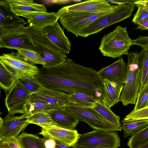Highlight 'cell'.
<instances>
[{"label":"cell","instance_id":"obj_1","mask_svg":"<svg viewBox=\"0 0 148 148\" xmlns=\"http://www.w3.org/2000/svg\"><path fill=\"white\" fill-rule=\"evenodd\" d=\"M35 77L46 89L69 94L83 93L96 99H103V86L97 72L77 64L70 58L51 68L42 66Z\"/></svg>","mask_w":148,"mask_h":148},{"label":"cell","instance_id":"obj_2","mask_svg":"<svg viewBox=\"0 0 148 148\" xmlns=\"http://www.w3.org/2000/svg\"><path fill=\"white\" fill-rule=\"evenodd\" d=\"M27 31L33 44L35 51L42 58L45 64L42 67L48 69L58 66L67 58L41 31V29L29 26Z\"/></svg>","mask_w":148,"mask_h":148},{"label":"cell","instance_id":"obj_3","mask_svg":"<svg viewBox=\"0 0 148 148\" xmlns=\"http://www.w3.org/2000/svg\"><path fill=\"white\" fill-rule=\"evenodd\" d=\"M132 45L133 40L129 37L126 27L119 26L102 38L99 48L104 56L114 58L127 55Z\"/></svg>","mask_w":148,"mask_h":148},{"label":"cell","instance_id":"obj_4","mask_svg":"<svg viewBox=\"0 0 148 148\" xmlns=\"http://www.w3.org/2000/svg\"><path fill=\"white\" fill-rule=\"evenodd\" d=\"M118 5H111L100 11L95 12H57L59 20L67 31L79 36L80 32L91 23L114 10Z\"/></svg>","mask_w":148,"mask_h":148},{"label":"cell","instance_id":"obj_5","mask_svg":"<svg viewBox=\"0 0 148 148\" xmlns=\"http://www.w3.org/2000/svg\"><path fill=\"white\" fill-rule=\"evenodd\" d=\"M127 55V72L120 98V101L125 106L135 104L140 83L139 53L131 52Z\"/></svg>","mask_w":148,"mask_h":148},{"label":"cell","instance_id":"obj_6","mask_svg":"<svg viewBox=\"0 0 148 148\" xmlns=\"http://www.w3.org/2000/svg\"><path fill=\"white\" fill-rule=\"evenodd\" d=\"M0 47L23 49L35 51L27 27L23 25L0 26Z\"/></svg>","mask_w":148,"mask_h":148},{"label":"cell","instance_id":"obj_7","mask_svg":"<svg viewBox=\"0 0 148 148\" xmlns=\"http://www.w3.org/2000/svg\"><path fill=\"white\" fill-rule=\"evenodd\" d=\"M135 7L134 5L130 4L118 5L113 11L96 20L81 30L79 36L86 37L97 33L109 26L129 18Z\"/></svg>","mask_w":148,"mask_h":148},{"label":"cell","instance_id":"obj_8","mask_svg":"<svg viewBox=\"0 0 148 148\" xmlns=\"http://www.w3.org/2000/svg\"><path fill=\"white\" fill-rule=\"evenodd\" d=\"M120 139L117 132L94 130L80 134L74 148H118Z\"/></svg>","mask_w":148,"mask_h":148},{"label":"cell","instance_id":"obj_9","mask_svg":"<svg viewBox=\"0 0 148 148\" xmlns=\"http://www.w3.org/2000/svg\"><path fill=\"white\" fill-rule=\"evenodd\" d=\"M66 108L77 116L79 122L87 123L93 129L105 131H121V126L111 123L105 119L91 108H84L72 104Z\"/></svg>","mask_w":148,"mask_h":148},{"label":"cell","instance_id":"obj_10","mask_svg":"<svg viewBox=\"0 0 148 148\" xmlns=\"http://www.w3.org/2000/svg\"><path fill=\"white\" fill-rule=\"evenodd\" d=\"M0 63L18 79L35 77L39 71L37 66L20 59L13 52L1 56Z\"/></svg>","mask_w":148,"mask_h":148},{"label":"cell","instance_id":"obj_11","mask_svg":"<svg viewBox=\"0 0 148 148\" xmlns=\"http://www.w3.org/2000/svg\"><path fill=\"white\" fill-rule=\"evenodd\" d=\"M32 94L21 84L18 79L6 94L5 104L8 113L13 115L25 113L24 106Z\"/></svg>","mask_w":148,"mask_h":148},{"label":"cell","instance_id":"obj_12","mask_svg":"<svg viewBox=\"0 0 148 148\" xmlns=\"http://www.w3.org/2000/svg\"><path fill=\"white\" fill-rule=\"evenodd\" d=\"M29 114L25 113L20 116H15L8 113L4 118L2 126L0 127V140L12 136L18 137L29 124L27 120Z\"/></svg>","mask_w":148,"mask_h":148},{"label":"cell","instance_id":"obj_13","mask_svg":"<svg viewBox=\"0 0 148 148\" xmlns=\"http://www.w3.org/2000/svg\"><path fill=\"white\" fill-rule=\"evenodd\" d=\"M97 72L101 81L106 79L116 83L124 84L127 72V66L122 57L109 66L104 67Z\"/></svg>","mask_w":148,"mask_h":148},{"label":"cell","instance_id":"obj_14","mask_svg":"<svg viewBox=\"0 0 148 148\" xmlns=\"http://www.w3.org/2000/svg\"><path fill=\"white\" fill-rule=\"evenodd\" d=\"M39 134L44 138L53 139L69 146H73L76 143L80 134L75 130H71L58 126L42 128Z\"/></svg>","mask_w":148,"mask_h":148},{"label":"cell","instance_id":"obj_15","mask_svg":"<svg viewBox=\"0 0 148 148\" xmlns=\"http://www.w3.org/2000/svg\"><path fill=\"white\" fill-rule=\"evenodd\" d=\"M41 30L62 53L66 55L69 53L71 43L58 21L54 24L43 28Z\"/></svg>","mask_w":148,"mask_h":148},{"label":"cell","instance_id":"obj_16","mask_svg":"<svg viewBox=\"0 0 148 148\" xmlns=\"http://www.w3.org/2000/svg\"><path fill=\"white\" fill-rule=\"evenodd\" d=\"M31 96L60 107H66L72 103L69 94L58 90L46 88L32 94Z\"/></svg>","mask_w":148,"mask_h":148},{"label":"cell","instance_id":"obj_17","mask_svg":"<svg viewBox=\"0 0 148 148\" xmlns=\"http://www.w3.org/2000/svg\"><path fill=\"white\" fill-rule=\"evenodd\" d=\"M110 5L108 0H88L64 7L58 11L67 12H95Z\"/></svg>","mask_w":148,"mask_h":148},{"label":"cell","instance_id":"obj_18","mask_svg":"<svg viewBox=\"0 0 148 148\" xmlns=\"http://www.w3.org/2000/svg\"><path fill=\"white\" fill-rule=\"evenodd\" d=\"M58 126L74 130L79 122L77 116L65 107L59 108L48 113Z\"/></svg>","mask_w":148,"mask_h":148},{"label":"cell","instance_id":"obj_19","mask_svg":"<svg viewBox=\"0 0 148 148\" xmlns=\"http://www.w3.org/2000/svg\"><path fill=\"white\" fill-rule=\"evenodd\" d=\"M27 19L29 26L40 29L54 24L59 17L56 12H36L23 16Z\"/></svg>","mask_w":148,"mask_h":148},{"label":"cell","instance_id":"obj_20","mask_svg":"<svg viewBox=\"0 0 148 148\" xmlns=\"http://www.w3.org/2000/svg\"><path fill=\"white\" fill-rule=\"evenodd\" d=\"M103 91V99L110 108L120 100L124 84H119L105 79L102 81Z\"/></svg>","mask_w":148,"mask_h":148},{"label":"cell","instance_id":"obj_21","mask_svg":"<svg viewBox=\"0 0 148 148\" xmlns=\"http://www.w3.org/2000/svg\"><path fill=\"white\" fill-rule=\"evenodd\" d=\"M27 23L12 10L6 0L0 1V26L24 25Z\"/></svg>","mask_w":148,"mask_h":148},{"label":"cell","instance_id":"obj_22","mask_svg":"<svg viewBox=\"0 0 148 148\" xmlns=\"http://www.w3.org/2000/svg\"><path fill=\"white\" fill-rule=\"evenodd\" d=\"M62 108L48 103L31 96L24 106L25 113L32 114L38 112L49 113L51 111Z\"/></svg>","mask_w":148,"mask_h":148},{"label":"cell","instance_id":"obj_23","mask_svg":"<svg viewBox=\"0 0 148 148\" xmlns=\"http://www.w3.org/2000/svg\"><path fill=\"white\" fill-rule=\"evenodd\" d=\"M12 10L17 16L24 15L36 12H46L47 10L43 4L35 2L23 4H10Z\"/></svg>","mask_w":148,"mask_h":148},{"label":"cell","instance_id":"obj_24","mask_svg":"<svg viewBox=\"0 0 148 148\" xmlns=\"http://www.w3.org/2000/svg\"><path fill=\"white\" fill-rule=\"evenodd\" d=\"M107 120L121 126L120 117L114 114L105 103L103 99H96L91 108Z\"/></svg>","mask_w":148,"mask_h":148},{"label":"cell","instance_id":"obj_25","mask_svg":"<svg viewBox=\"0 0 148 148\" xmlns=\"http://www.w3.org/2000/svg\"><path fill=\"white\" fill-rule=\"evenodd\" d=\"M29 124H33L47 128L58 126L48 113L40 112L29 114L27 120Z\"/></svg>","mask_w":148,"mask_h":148},{"label":"cell","instance_id":"obj_26","mask_svg":"<svg viewBox=\"0 0 148 148\" xmlns=\"http://www.w3.org/2000/svg\"><path fill=\"white\" fill-rule=\"evenodd\" d=\"M0 86L7 94L17 82L18 79L0 63Z\"/></svg>","mask_w":148,"mask_h":148},{"label":"cell","instance_id":"obj_27","mask_svg":"<svg viewBox=\"0 0 148 148\" xmlns=\"http://www.w3.org/2000/svg\"><path fill=\"white\" fill-rule=\"evenodd\" d=\"M148 125V120H139L122 123L123 138L132 136Z\"/></svg>","mask_w":148,"mask_h":148},{"label":"cell","instance_id":"obj_28","mask_svg":"<svg viewBox=\"0 0 148 148\" xmlns=\"http://www.w3.org/2000/svg\"><path fill=\"white\" fill-rule=\"evenodd\" d=\"M18 138L24 148H45L42 138L36 135L23 132Z\"/></svg>","mask_w":148,"mask_h":148},{"label":"cell","instance_id":"obj_29","mask_svg":"<svg viewBox=\"0 0 148 148\" xmlns=\"http://www.w3.org/2000/svg\"><path fill=\"white\" fill-rule=\"evenodd\" d=\"M16 50L17 51V57L25 62L33 65L40 64L42 66L45 64L42 57L35 51L23 49Z\"/></svg>","mask_w":148,"mask_h":148},{"label":"cell","instance_id":"obj_30","mask_svg":"<svg viewBox=\"0 0 148 148\" xmlns=\"http://www.w3.org/2000/svg\"><path fill=\"white\" fill-rule=\"evenodd\" d=\"M72 104L84 108H92L96 99L85 93L77 92L69 94Z\"/></svg>","mask_w":148,"mask_h":148},{"label":"cell","instance_id":"obj_31","mask_svg":"<svg viewBox=\"0 0 148 148\" xmlns=\"http://www.w3.org/2000/svg\"><path fill=\"white\" fill-rule=\"evenodd\" d=\"M148 139V125L129 138L127 145L130 148H137Z\"/></svg>","mask_w":148,"mask_h":148},{"label":"cell","instance_id":"obj_32","mask_svg":"<svg viewBox=\"0 0 148 148\" xmlns=\"http://www.w3.org/2000/svg\"><path fill=\"white\" fill-rule=\"evenodd\" d=\"M18 80L23 86L32 94L46 89L39 83L35 76L31 78L19 79Z\"/></svg>","mask_w":148,"mask_h":148},{"label":"cell","instance_id":"obj_33","mask_svg":"<svg viewBox=\"0 0 148 148\" xmlns=\"http://www.w3.org/2000/svg\"><path fill=\"white\" fill-rule=\"evenodd\" d=\"M148 102V82L139 90L134 108L132 111H136L147 107Z\"/></svg>","mask_w":148,"mask_h":148},{"label":"cell","instance_id":"obj_34","mask_svg":"<svg viewBox=\"0 0 148 148\" xmlns=\"http://www.w3.org/2000/svg\"><path fill=\"white\" fill-rule=\"evenodd\" d=\"M144 119L148 120V107L136 111H132L126 116L121 122Z\"/></svg>","mask_w":148,"mask_h":148},{"label":"cell","instance_id":"obj_35","mask_svg":"<svg viewBox=\"0 0 148 148\" xmlns=\"http://www.w3.org/2000/svg\"><path fill=\"white\" fill-rule=\"evenodd\" d=\"M139 53L140 78L148 67V49L142 48Z\"/></svg>","mask_w":148,"mask_h":148},{"label":"cell","instance_id":"obj_36","mask_svg":"<svg viewBox=\"0 0 148 148\" xmlns=\"http://www.w3.org/2000/svg\"><path fill=\"white\" fill-rule=\"evenodd\" d=\"M137 2L136 4L138 9L134 15L132 20V22L136 24L138 22L143 21L148 18V11L143 5L138 3Z\"/></svg>","mask_w":148,"mask_h":148},{"label":"cell","instance_id":"obj_37","mask_svg":"<svg viewBox=\"0 0 148 148\" xmlns=\"http://www.w3.org/2000/svg\"><path fill=\"white\" fill-rule=\"evenodd\" d=\"M133 45H139L145 49H148V36L140 35L136 39L133 40Z\"/></svg>","mask_w":148,"mask_h":148},{"label":"cell","instance_id":"obj_38","mask_svg":"<svg viewBox=\"0 0 148 148\" xmlns=\"http://www.w3.org/2000/svg\"><path fill=\"white\" fill-rule=\"evenodd\" d=\"M11 148H24L20 142L18 137L12 136L5 139Z\"/></svg>","mask_w":148,"mask_h":148},{"label":"cell","instance_id":"obj_39","mask_svg":"<svg viewBox=\"0 0 148 148\" xmlns=\"http://www.w3.org/2000/svg\"><path fill=\"white\" fill-rule=\"evenodd\" d=\"M108 1L110 3L116 4L118 5L130 4L134 5L135 7H137L136 3L138 1V0H109Z\"/></svg>","mask_w":148,"mask_h":148},{"label":"cell","instance_id":"obj_40","mask_svg":"<svg viewBox=\"0 0 148 148\" xmlns=\"http://www.w3.org/2000/svg\"><path fill=\"white\" fill-rule=\"evenodd\" d=\"M45 148H55L56 141L50 138L44 137L42 138Z\"/></svg>","mask_w":148,"mask_h":148},{"label":"cell","instance_id":"obj_41","mask_svg":"<svg viewBox=\"0 0 148 148\" xmlns=\"http://www.w3.org/2000/svg\"><path fill=\"white\" fill-rule=\"evenodd\" d=\"M148 82V67L145 73L140 78L139 90L143 88L146 84Z\"/></svg>","mask_w":148,"mask_h":148},{"label":"cell","instance_id":"obj_42","mask_svg":"<svg viewBox=\"0 0 148 148\" xmlns=\"http://www.w3.org/2000/svg\"><path fill=\"white\" fill-rule=\"evenodd\" d=\"M137 29L141 30H148V18L145 20L138 22L137 24Z\"/></svg>","mask_w":148,"mask_h":148},{"label":"cell","instance_id":"obj_43","mask_svg":"<svg viewBox=\"0 0 148 148\" xmlns=\"http://www.w3.org/2000/svg\"><path fill=\"white\" fill-rule=\"evenodd\" d=\"M6 1L10 3L23 4L34 3L32 0H6Z\"/></svg>","mask_w":148,"mask_h":148},{"label":"cell","instance_id":"obj_44","mask_svg":"<svg viewBox=\"0 0 148 148\" xmlns=\"http://www.w3.org/2000/svg\"><path fill=\"white\" fill-rule=\"evenodd\" d=\"M0 148H11L8 142L5 140H0Z\"/></svg>","mask_w":148,"mask_h":148},{"label":"cell","instance_id":"obj_45","mask_svg":"<svg viewBox=\"0 0 148 148\" xmlns=\"http://www.w3.org/2000/svg\"><path fill=\"white\" fill-rule=\"evenodd\" d=\"M55 148H74L73 146H69L56 141Z\"/></svg>","mask_w":148,"mask_h":148},{"label":"cell","instance_id":"obj_46","mask_svg":"<svg viewBox=\"0 0 148 148\" xmlns=\"http://www.w3.org/2000/svg\"><path fill=\"white\" fill-rule=\"evenodd\" d=\"M137 148H148V139L143 143Z\"/></svg>","mask_w":148,"mask_h":148},{"label":"cell","instance_id":"obj_47","mask_svg":"<svg viewBox=\"0 0 148 148\" xmlns=\"http://www.w3.org/2000/svg\"><path fill=\"white\" fill-rule=\"evenodd\" d=\"M3 119L1 117H0V127H1L3 125Z\"/></svg>","mask_w":148,"mask_h":148},{"label":"cell","instance_id":"obj_48","mask_svg":"<svg viewBox=\"0 0 148 148\" xmlns=\"http://www.w3.org/2000/svg\"><path fill=\"white\" fill-rule=\"evenodd\" d=\"M147 107H148V103H147Z\"/></svg>","mask_w":148,"mask_h":148}]
</instances>
